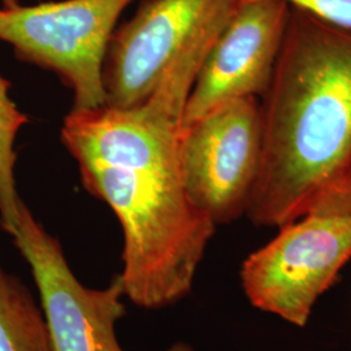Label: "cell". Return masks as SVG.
Here are the masks:
<instances>
[{"instance_id":"obj_6","label":"cell","mask_w":351,"mask_h":351,"mask_svg":"<svg viewBox=\"0 0 351 351\" xmlns=\"http://www.w3.org/2000/svg\"><path fill=\"white\" fill-rule=\"evenodd\" d=\"M262 152V107L254 97L228 101L182 128L185 186L215 226L246 216Z\"/></svg>"},{"instance_id":"obj_5","label":"cell","mask_w":351,"mask_h":351,"mask_svg":"<svg viewBox=\"0 0 351 351\" xmlns=\"http://www.w3.org/2000/svg\"><path fill=\"white\" fill-rule=\"evenodd\" d=\"M241 0H143L117 26L103 64L106 106L146 101L184 52L213 47Z\"/></svg>"},{"instance_id":"obj_1","label":"cell","mask_w":351,"mask_h":351,"mask_svg":"<svg viewBox=\"0 0 351 351\" xmlns=\"http://www.w3.org/2000/svg\"><path fill=\"white\" fill-rule=\"evenodd\" d=\"M207 53L198 47L180 55L137 106L72 110L60 132L84 188L123 228L119 277L125 298L145 310L188 295L216 229L189 197L181 164L184 111Z\"/></svg>"},{"instance_id":"obj_11","label":"cell","mask_w":351,"mask_h":351,"mask_svg":"<svg viewBox=\"0 0 351 351\" xmlns=\"http://www.w3.org/2000/svg\"><path fill=\"white\" fill-rule=\"evenodd\" d=\"M252 0H241L247 3ZM329 24L351 29V0H284Z\"/></svg>"},{"instance_id":"obj_2","label":"cell","mask_w":351,"mask_h":351,"mask_svg":"<svg viewBox=\"0 0 351 351\" xmlns=\"http://www.w3.org/2000/svg\"><path fill=\"white\" fill-rule=\"evenodd\" d=\"M263 152L246 216L280 228L351 189V29L290 5L261 99Z\"/></svg>"},{"instance_id":"obj_13","label":"cell","mask_w":351,"mask_h":351,"mask_svg":"<svg viewBox=\"0 0 351 351\" xmlns=\"http://www.w3.org/2000/svg\"><path fill=\"white\" fill-rule=\"evenodd\" d=\"M0 3L3 7H7V8L20 5V0H0Z\"/></svg>"},{"instance_id":"obj_7","label":"cell","mask_w":351,"mask_h":351,"mask_svg":"<svg viewBox=\"0 0 351 351\" xmlns=\"http://www.w3.org/2000/svg\"><path fill=\"white\" fill-rule=\"evenodd\" d=\"M30 265L53 351H125L116 324L125 315L120 277L103 289L88 288L75 277L59 239L23 202L12 236Z\"/></svg>"},{"instance_id":"obj_3","label":"cell","mask_w":351,"mask_h":351,"mask_svg":"<svg viewBox=\"0 0 351 351\" xmlns=\"http://www.w3.org/2000/svg\"><path fill=\"white\" fill-rule=\"evenodd\" d=\"M351 261V189L328 195L245 259L242 288L251 304L298 328Z\"/></svg>"},{"instance_id":"obj_10","label":"cell","mask_w":351,"mask_h":351,"mask_svg":"<svg viewBox=\"0 0 351 351\" xmlns=\"http://www.w3.org/2000/svg\"><path fill=\"white\" fill-rule=\"evenodd\" d=\"M10 88L11 82L0 75V224L12 236L23 204L16 188L14 141L29 117L11 99Z\"/></svg>"},{"instance_id":"obj_4","label":"cell","mask_w":351,"mask_h":351,"mask_svg":"<svg viewBox=\"0 0 351 351\" xmlns=\"http://www.w3.org/2000/svg\"><path fill=\"white\" fill-rule=\"evenodd\" d=\"M134 0L0 5V40L24 63L50 71L73 93L72 110L106 104L103 64L120 16Z\"/></svg>"},{"instance_id":"obj_12","label":"cell","mask_w":351,"mask_h":351,"mask_svg":"<svg viewBox=\"0 0 351 351\" xmlns=\"http://www.w3.org/2000/svg\"><path fill=\"white\" fill-rule=\"evenodd\" d=\"M165 351H193L191 346L188 343H184V342H177L175 345H172L169 349H167Z\"/></svg>"},{"instance_id":"obj_8","label":"cell","mask_w":351,"mask_h":351,"mask_svg":"<svg viewBox=\"0 0 351 351\" xmlns=\"http://www.w3.org/2000/svg\"><path fill=\"white\" fill-rule=\"evenodd\" d=\"M289 11L284 0L239 4L202 64L189 94L182 126L228 101L263 98L284 42Z\"/></svg>"},{"instance_id":"obj_9","label":"cell","mask_w":351,"mask_h":351,"mask_svg":"<svg viewBox=\"0 0 351 351\" xmlns=\"http://www.w3.org/2000/svg\"><path fill=\"white\" fill-rule=\"evenodd\" d=\"M0 351H53L40 304L24 282L1 264Z\"/></svg>"}]
</instances>
